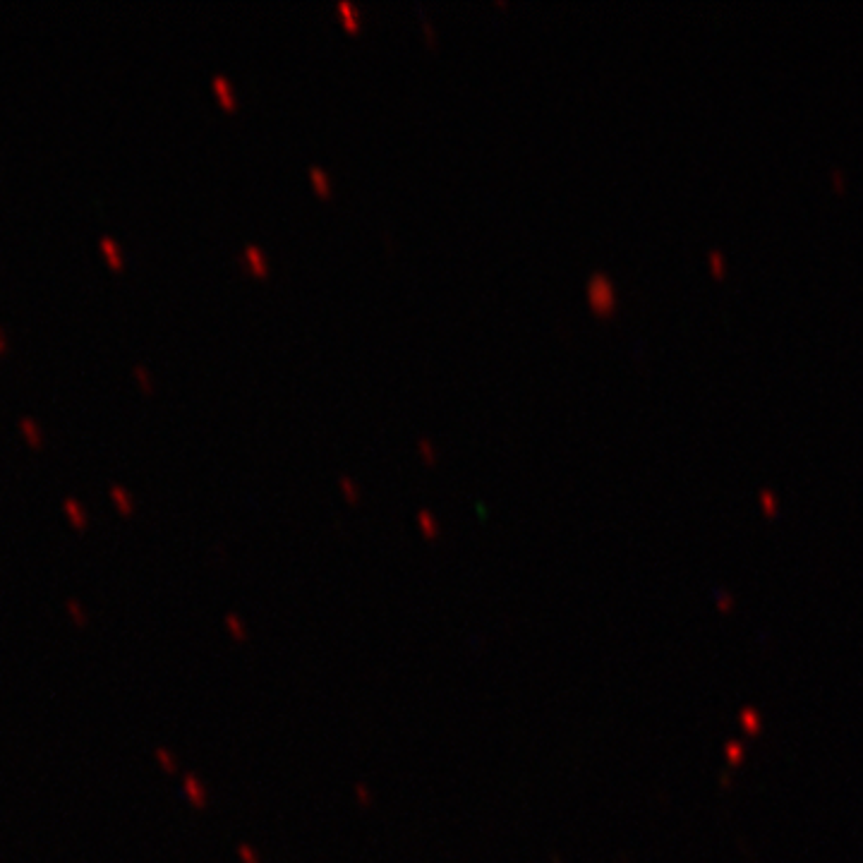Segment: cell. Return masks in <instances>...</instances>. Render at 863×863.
Segmentation results:
<instances>
[{
  "label": "cell",
  "instance_id": "cell-2",
  "mask_svg": "<svg viewBox=\"0 0 863 863\" xmlns=\"http://www.w3.org/2000/svg\"><path fill=\"white\" fill-rule=\"evenodd\" d=\"M240 262H242V267L247 269L250 274H254V276H267L269 274V257L264 254V250L259 247V245H254V242H247L242 247Z\"/></svg>",
  "mask_w": 863,
  "mask_h": 863
},
{
  "label": "cell",
  "instance_id": "cell-7",
  "mask_svg": "<svg viewBox=\"0 0 863 863\" xmlns=\"http://www.w3.org/2000/svg\"><path fill=\"white\" fill-rule=\"evenodd\" d=\"M415 518H417V525H420L422 535L427 540H434L436 535H439V523H436L434 513H431L429 508H420Z\"/></svg>",
  "mask_w": 863,
  "mask_h": 863
},
{
  "label": "cell",
  "instance_id": "cell-14",
  "mask_svg": "<svg viewBox=\"0 0 863 863\" xmlns=\"http://www.w3.org/2000/svg\"><path fill=\"white\" fill-rule=\"evenodd\" d=\"M19 427H22V431L27 434V439H29L31 444H38V441H41V429L36 427L34 420H29V417H22V420H19Z\"/></svg>",
  "mask_w": 863,
  "mask_h": 863
},
{
  "label": "cell",
  "instance_id": "cell-19",
  "mask_svg": "<svg viewBox=\"0 0 863 863\" xmlns=\"http://www.w3.org/2000/svg\"><path fill=\"white\" fill-rule=\"evenodd\" d=\"M355 794H358V803H360V806H370V803H372V794H370V789H367V784H358V787H355Z\"/></svg>",
  "mask_w": 863,
  "mask_h": 863
},
{
  "label": "cell",
  "instance_id": "cell-3",
  "mask_svg": "<svg viewBox=\"0 0 863 863\" xmlns=\"http://www.w3.org/2000/svg\"><path fill=\"white\" fill-rule=\"evenodd\" d=\"M211 89H214L218 104H221L223 108H228V111H235L237 94H235V87H233V82H230V77H225L221 73L214 75V77H211Z\"/></svg>",
  "mask_w": 863,
  "mask_h": 863
},
{
  "label": "cell",
  "instance_id": "cell-17",
  "mask_svg": "<svg viewBox=\"0 0 863 863\" xmlns=\"http://www.w3.org/2000/svg\"><path fill=\"white\" fill-rule=\"evenodd\" d=\"M156 758L161 760V765H164L166 772H176V758H173L166 749H159V751H156Z\"/></svg>",
  "mask_w": 863,
  "mask_h": 863
},
{
  "label": "cell",
  "instance_id": "cell-5",
  "mask_svg": "<svg viewBox=\"0 0 863 863\" xmlns=\"http://www.w3.org/2000/svg\"><path fill=\"white\" fill-rule=\"evenodd\" d=\"M185 794L192 801L195 808H204L207 806V789L202 787V782L195 777V775H188L185 777Z\"/></svg>",
  "mask_w": 863,
  "mask_h": 863
},
{
  "label": "cell",
  "instance_id": "cell-6",
  "mask_svg": "<svg viewBox=\"0 0 863 863\" xmlns=\"http://www.w3.org/2000/svg\"><path fill=\"white\" fill-rule=\"evenodd\" d=\"M336 12H338L341 22L345 24V29H358L360 27V17H363V12H360L355 5L350 3V0H338Z\"/></svg>",
  "mask_w": 863,
  "mask_h": 863
},
{
  "label": "cell",
  "instance_id": "cell-15",
  "mask_svg": "<svg viewBox=\"0 0 863 863\" xmlns=\"http://www.w3.org/2000/svg\"><path fill=\"white\" fill-rule=\"evenodd\" d=\"M420 27H422V31H424V41L434 46V43H436V31H434V27L429 24V17L424 15L422 8H420Z\"/></svg>",
  "mask_w": 863,
  "mask_h": 863
},
{
  "label": "cell",
  "instance_id": "cell-10",
  "mask_svg": "<svg viewBox=\"0 0 863 863\" xmlns=\"http://www.w3.org/2000/svg\"><path fill=\"white\" fill-rule=\"evenodd\" d=\"M111 497L115 499V504L120 506V511H122V513H130L132 508H134V501H132V497H130V494H127L125 489H122L120 485H113V487H111Z\"/></svg>",
  "mask_w": 863,
  "mask_h": 863
},
{
  "label": "cell",
  "instance_id": "cell-11",
  "mask_svg": "<svg viewBox=\"0 0 863 863\" xmlns=\"http://www.w3.org/2000/svg\"><path fill=\"white\" fill-rule=\"evenodd\" d=\"M338 487H341V492L345 494V499L348 501H358V485H355V480L350 478V475H341L338 478Z\"/></svg>",
  "mask_w": 863,
  "mask_h": 863
},
{
  "label": "cell",
  "instance_id": "cell-18",
  "mask_svg": "<svg viewBox=\"0 0 863 863\" xmlns=\"http://www.w3.org/2000/svg\"><path fill=\"white\" fill-rule=\"evenodd\" d=\"M132 372H134V377H137V379H139L141 389L151 391V377H149V372H146V370H144V367H141V365H134V367H132Z\"/></svg>",
  "mask_w": 863,
  "mask_h": 863
},
{
  "label": "cell",
  "instance_id": "cell-1",
  "mask_svg": "<svg viewBox=\"0 0 863 863\" xmlns=\"http://www.w3.org/2000/svg\"><path fill=\"white\" fill-rule=\"evenodd\" d=\"M585 298L597 314H609L616 307V288L607 274L592 272L585 281Z\"/></svg>",
  "mask_w": 863,
  "mask_h": 863
},
{
  "label": "cell",
  "instance_id": "cell-9",
  "mask_svg": "<svg viewBox=\"0 0 863 863\" xmlns=\"http://www.w3.org/2000/svg\"><path fill=\"white\" fill-rule=\"evenodd\" d=\"M225 628H228V633H230V638L233 640H245L247 638V628H245V623L237 619V614H225Z\"/></svg>",
  "mask_w": 863,
  "mask_h": 863
},
{
  "label": "cell",
  "instance_id": "cell-13",
  "mask_svg": "<svg viewBox=\"0 0 863 863\" xmlns=\"http://www.w3.org/2000/svg\"><path fill=\"white\" fill-rule=\"evenodd\" d=\"M65 511L73 516L75 525L82 527L87 523V516H85V511H82V506H80V501H77V499H65Z\"/></svg>",
  "mask_w": 863,
  "mask_h": 863
},
{
  "label": "cell",
  "instance_id": "cell-4",
  "mask_svg": "<svg viewBox=\"0 0 863 863\" xmlns=\"http://www.w3.org/2000/svg\"><path fill=\"white\" fill-rule=\"evenodd\" d=\"M307 173H310V183H312V188L319 192V195H324V197H328L331 195V176H328V171L324 168V166H310V168H307Z\"/></svg>",
  "mask_w": 863,
  "mask_h": 863
},
{
  "label": "cell",
  "instance_id": "cell-16",
  "mask_svg": "<svg viewBox=\"0 0 863 863\" xmlns=\"http://www.w3.org/2000/svg\"><path fill=\"white\" fill-rule=\"evenodd\" d=\"M237 856H240L242 863H262V861H259V854H257V849L250 847V845H240V847H237Z\"/></svg>",
  "mask_w": 863,
  "mask_h": 863
},
{
  "label": "cell",
  "instance_id": "cell-20",
  "mask_svg": "<svg viewBox=\"0 0 863 863\" xmlns=\"http://www.w3.org/2000/svg\"><path fill=\"white\" fill-rule=\"evenodd\" d=\"M68 607H70V611H73V619H75L77 623H85V616H82V607H80V604H75V600H70Z\"/></svg>",
  "mask_w": 863,
  "mask_h": 863
},
{
  "label": "cell",
  "instance_id": "cell-8",
  "mask_svg": "<svg viewBox=\"0 0 863 863\" xmlns=\"http://www.w3.org/2000/svg\"><path fill=\"white\" fill-rule=\"evenodd\" d=\"M99 245H101V250H104V252L108 254V259H111V264L113 267H122V254H120V245L113 240V237H108V235H104L99 240Z\"/></svg>",
  "mask_w": 863,
  "mask_h": 863
},
{
  "label": "cell",
  "instance_id": "cell-21",
  "mask_svg": "<svg viewBox=\"0 0 863 863\" xmlns=\"http://www.w3.org/2000/svg\"><path fill=\"white\" fill-rule=\"evenodd\" d=\"M0 348H5V336H3V331H0Z\"/></svg>",
  "mask_w": 863,
  "mask_h": 863
},
{
  "label": "cell",
  "instance_id": "cell-12",
  "mask_svg": "<svg viewBox=\"0 0 863 863\" xmlns=\"http://www.w3.org/2000/svg\"><path fill=\"white\" fill-rule=\"evenodd\" d=\"M417 454H420L422 461L429 463V466L436 461V451H434V446H431V441L427 439V436H417Z\"/></svg>",
  "mask_w": 863,
  "mask_h": 863
}]
</instances>
